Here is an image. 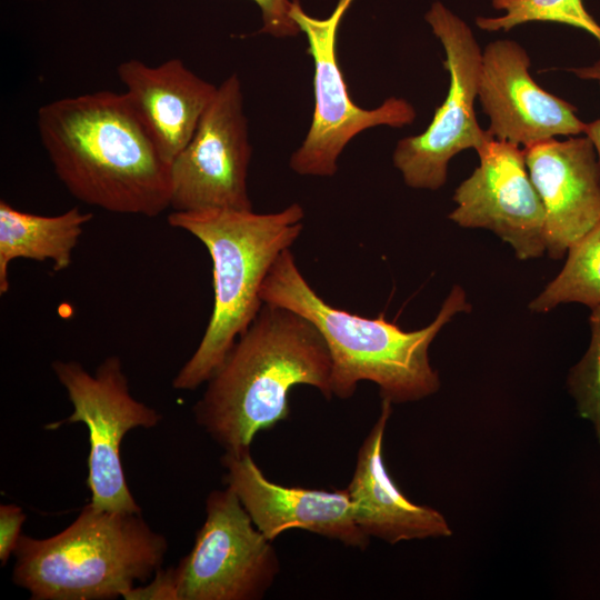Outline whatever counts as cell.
I'll return each mask as SVG.
<instances>
[{"instance_id":"1","label":"cell","mask_w":600,"mask_h":600,"mask_svg":"<svg viewBox=\"0 0 600 600\" xmlns=\"http://www.w3.org/2000/svg\"><path fill=\"white\" fill-rule=\"evenodd\" d=\"M37 128L56 176L79 201L149 218L170 208V164L124 92L48 102L38 110Z\"/></svg>"},{"instance_id":"2","label":"cell","mask_w":600,"mask_h":600,"mask_svg":"<svg viewBox=\"0 0 600 600\" xmlns=\"http://www.w3.org/2000/svg\"><path fill=\"white\" fill-rule=\"evenodd\" d=\"M331 371L319 330L302 316L263 302L208 379L194 419L224 451L249 449L258 432L289 418L293 387L310 386L333 398Z\"/></svg>"},{"instance_id":"3","label":"cell","mask_w":600,"mask_h":600,"mask_svg":"<svg viewBox=\"0 0 600 600\" xmlns=\"http://www.w3.org/2000/svg\"><path fill=\"white\" fill-rule=\"evenodd\" d=\"M264 303L289 309L309 320L323 337L332 361V397L351 398L361 381L378 386L382 399L406 403L424 399L440 388L429 348L440 330L459 312H469L464 290L456 284L427 327L406 331L383 313L368 318L337 308L322 299L298 268L290 249L268 272Z\"/></svg>"},{"instance_id":"4","label":"cell","mask_w":600,"mask_h":600,"mask_svg":"<svg viewBox=\"0 0 600 600\" xmlns=\"http://www.w3.org/2000/svg\"><path fill=\"white\" fill-rule=\"evenodd\" d=\"M304 210L294 202L277 212L208 209L172 211L168 223L200 240L212 261L213 308L203 337L172 380L177 390L208 381L257 317L261 288L278 257L298 240Z\"/></svg>"},{"instance_id":"5","label":"cell","mask_w":600,"mask_h":600,"mask_svg":"<svg viewBox=\"0 0 600 600\" xmlns=\"http://www.w3.org/2000/svg\"><path fill=\"white\" fill-rule=\"evenodd\" d=\"M166 538L141 513L86 504L63 531L47 539L21 534L12 581L32 600H109L147 581L163 562Z\"/></svg>"},{"instance_id":"6","label":"cell","mask_w":600,"mask_h":600,"mask_svg":"<svg viewBox=\"0 0 600 600\" xmlns=\"http://www.w3.org/2000/svg\"><path fill=\"white\" fill-rule=\"evenodd\" d=\"M352 2L338 0L324 19L308 14L300 0L291 3L290 16L306 34L314 70L311 124L289 160L290 169L300 176H334L341 152L357 134L377 126L402 128L417 117L413 106L403 98L390 97L373 109H363L350 98L337 42L341 20Z\"/></svg>"},{"instance_id":"7","label":"cell","mask_w":600,"mask_h":600,"mask_svg":"<svg viewBox=\"0 0 600 600\" xmlns=\"http://www.w3.org/2000/svg\"><path fill=\"white\" fill-rule=\"evenodd\" d=\"M51 367L73 411L48 428L74 422L87 426L90 450L86 483L91 492L90 503L100 510L141 513L126 482L121 443L127 432L151 429L162 416L132 397L118 356L106 358L94 374L77 361L56 360Z\"/></svg>"},{"instance_id":"8","label":"cell","mask_w":600,"mask_h":600,"mask_svg":"<svg viewBox=\"0 0 600 600\" xmlns=\"http://www.w3.org/2000/svg\"><path fill=\"white\" fill-rule=\"evenodd\" d=\"M424 19L444 50L449 88L427 129L397 142L392 161L408 187L438 190L447 181L450 160L466 149L477 151L490 134L474 110L482 50L473 32L438 1Z\"/></svg>"},{"instance_id":"9","label":"cell","mask_w":600,"mask_h":600,"mask_svg":"<svg viewBox=\"0 0 600 600\" xmlns=\"http://www.w3.org/2000/svg\"><path fill=\"white\" fill-rule=\"evenodd\" d=\"M279 571L272 541L226 486L207 497L206 520L190 552L173 567L177 600H258Z\"/></svg>"},{"instance_id":"10","label":"cell","mask_w":600,"mask_h":600,"mask_svg":"<svg viewBox=\"0 0 600 600\" xmlns=\"http://www.w3.org/2000/svg\"><path fill=\"white\" fill-rule=\"evenodd\" d=\"M251 153L241 81L233 73L218 86L192 138L170 164L172 211L252 210Z\"/></svg>"},{"instance_id":"11","label":"cell","mask_w":600,"mask_h":600,"mask_svg":"<svg viewBox=\"0 0 600 600\" xmlns=\"http://www.w3.org/2000/svg\"><path fill=\"white\" fill-rule=\"evenodd\" d=\"M476 152L479 164L454 190L457 207L449 219L462 228L492 231L520 260L542 257L546 211L523 148L490 136Z\"/></svg>"},{"instance_id":"12","label":"cell","mask_w":600,"mask_h":600,"mask_svg":"<svg viewBox=\"0 0 600 600\" xmlns=\"http://www.w3.org/2000/svg\"><path fill=\"white\" fill-rule=\"evenodd\" d=\"M529 67L527 51L513 40H494L482 50L478 100L490 121L488 133L523 149L583 133L576 107L540 87Z\"/></svg>"},{"instance_id":"13","label":"cell","mask_w":600,"mask_h":600,"mask_svg":"<svg viewBox=\"0 0 600 600\" xmlns=\"http://www.w3.org/2000/svg\"><path fill=\"white\" fill-rule=\"evenodd\" d=\"M223 483L239 498L254 526L270 541L289 529H302L364 550L370 538L353 518L348 489L286 487L270 481L250 449L224 451Z\"/></svg>"},{"instance_id":"14","label":"cell","mask_w":600,"mask_h":600,"mask_svg":"<svg viewBox=\"0 0 600 600\" xmlns=\"http://www.w3.org/2000/svg\"><path fill=\"white\" fill-rule=\"evenodd\" d=\"M530 178L546 211L547 253L561 259L600 223V168L592 141L570 136L523 149Z\"/></svg>"},{"instance_id":"15","label":"cell","mask_w":600,"mask_h":600,"mask_svg":"<svg viewBox=\"0 0 600 600\" xmlns=\"http://www.w3.org/2000/svg\"><path fill=\"white\" fill-rule=\"evenodd\" d=\"M117 73L132 109L171 164L192 138L218 87L178 58L159 66L131 59L120 63Z\"/></svg>"},{"instance_id":"16","label":"cell","mask_w":600,"mask_h":600,"mask_svg":"<svg viewBox=\"0 0 600 600\" xmlns=\"http://www.w3.org/2000/svg\"><path fill=\"white\" fill-rule=\"evenodd\" d=\"M392 403L382 399L376 423L362 441L347 489L353 518L369 538L390 544L428 538H446L452 530L438 510L411 502L391 478L383 460V439Z\"/></svg>"},{"instance_id":"17","label":"cell","mask_w":600,"mask_h":600,"mask_svg":"<svg viewBox=\"0 0 600 600\" xmlns=\"http://www.w3.org/2000/svg\"><path fill=\"white\" fill-rule=\"evenodd\" d=\"M92 213L79 207L57 216H41L18 210L6 200L0 201V294L9 290L8 271L11 261L28 259L51 260L56 272L71 264L84 226Z\"/></svg>"},{"instance_id":"18","label":"cell","mask_w":600,"mask_h":600,"mask_svg":"<svg viewBox=\"0 0 600 600\" xmlns=\"http://www.w3.org/2000/svg\"><path fill=\"white\" fill-rule=\"evenodd\" d=\"M569 302L590 309L600 304V223L570 247L563 268L531 300L529 309L544 313Z\"/></svg>"},{"instance_id":"19","label":"cell","mask_w":600,"mask_h":600,"mask_svg":"<svg viewBox=\"0 0 600 600\" xmlns=\"http://www.w3.org/2000/svg\"><path fill=\"white\" fill-rule=\"evenodd\" d=\"M492 7L504 14L477 17V27L484 31H509L528 22H556L582 29L600 44V26L586 10L582 0H492Z\"/></svg>"},{"instance_id":"20","label":"cell","mask_w":600,"mask_h":600,"mask_svg":"<svg viewBox=\"0 0 600 600\" xmlns=\"http://www.w3.org/2000/svg\"><path fill=\"white\" fill-rule=\"evenodd\" d=\"M590 327L589 348L570 370L567 384L580 417L591 421L600 443V304L591 309Z\"/></svg>"},{"instance_id":"21","label":"cell","mask_w":600,"mask_h":600,"mask_svg":"<svg viewBox=\"0 0 600 600\" xmlns=\"http://www.w3.org/2000/svg\"><path fill=\"white\" fill-rule=\"evenodd\" d=\"M261 11L262 28L260 32L277 38L294 37L300 32L290 16V0H252Z\"/></svg>"},{"instance_id":"22","label":"cell","mask_w":600,"mask_h":600,"mask_svg":"<svg viewBox=\"0 0 600 600\" xmlns=\"http://www.w3.org/2000/svg\"><path fill=\"white\" fill-rule=\"evenodd\" d=\"M26 517L22 508L17 504L0 506V561L2 567L17 548Z\"/></svg>"},{"instance_id":"23","label":"cell","mask_w":600,"mask_h":600,"mask_svg":"<svg viewBox=\"0 0 600 600\" xmlns=\"http://www.w3.org/2000/svg\"><path fill=\"white\" fill-rule=\"evenodd\" d=\"M123 599L126 600H177L173 567L159 569L153 580L146 587H133Z\"/></svg>"},{"instance_id":"24","label":"cell","mask_w":600,"mask_h":600,"mask_svg":"<svg viewBox=\"0 0 600 600\" xmlns=\"http://www.w3.org/2000/svg\"><path fill=\"white\" fill-rule=\"evenodd\" d=\"M569 71L580 79L597 81L600 88V59L591 66L574 67L570 68ZM583 134H586L592 141L600 168V118L586 123Z\"/></svg>"}]
</instances>
